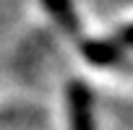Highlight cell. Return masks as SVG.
I'll return each instance as SVG.
<instances>
[{"instance_id":"3957f363","label":"cell","mask_w":133,"mask_h":130,"mask_svg":"<svg viewBox=\"0 0 133 130\" xmlns=\"http://www.w3.org/2000/svg\"><path fill=\"white\" fill-rule=\"evenodd\" d=\"M42 8H44L47 13H52L55 21H57L65 31H68V34H78L81 21H78L76 8H73L71 3H55V0H47V3H42Z\"/></svg>"},{"instance_id":"7a4b0ae2","label":"cell","mask_w":133,"mask_h":130,"mask_svg":"<svg viewBox=\"0 0 133 130\" xmlns=\"http://www.w3.org/2000/svg\"><path fill=\"white\" fill-rule=\"evenodd\" d=\"M78 52L97 68H117L125 62V49L115 39H81Z\"/></svg>"},{"instance_id":"6da1fadb","label":"cell","mask_w":133,"mask_h":130,"mask_svg":"<svg viewBox=\"0 0 133 130\" xmlns=\"http://www.w3.org/2000/svg\"><path fill=\"white\" fill-rule=\"evenodd\" d=\"M68 114H71V130H97L94 96L89 86L81 81L68 83Z\"/></svg>"},{"instance_id":"277c9868","label":"cell","mask_w":133,"mask_h":130,"mask_svg":"<svg viewBox=\"0 0 133 130\" xmlns=\"http://www.w3.org/2000/svg\"><path fill=\"white\" fill-rule=\"evenodd\" d=\"M115 42H117L123 49H133V24L120 26V29H117V34H115Z\"/></svg>"}]
</instances>
